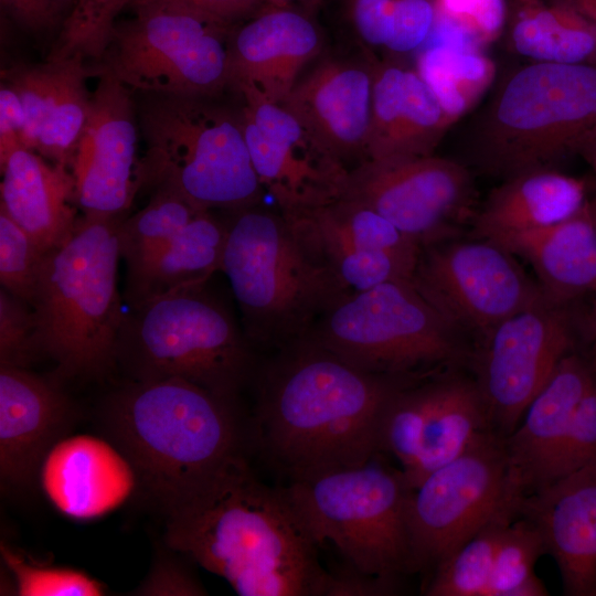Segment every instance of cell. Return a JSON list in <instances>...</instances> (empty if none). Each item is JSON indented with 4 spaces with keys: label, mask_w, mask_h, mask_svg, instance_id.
Masks as SVG:
<instances>
[{
    "label": "cell",
    "mask_w": 596,
    "mask_h": 596,
    "mask_svg": "<svg viewBox=\"0 0 596 596\" xmlns=\"http://www.w3.org/2000/svg\"><path fill=\"white\" fill-rule=\"evenodd\" d=\"M121 217H78L43 260L33 297L35 348L55 363L53 380L96 379L117 364L124 315L117 288Z\"/></svg>",
    "instance_id": "5b68a950"
},
{
    "label": "cell",
    "mask_w": 596,
    "mask_h": 596,
    "mask_svg": "<svg viewBox=\"0 0 596 596\" xmlns=\"http://www.w3.org/2000/svg\"><path fill=\"white\" fill-rule=\"evenodd\" d=\"M576 331L570 306L544 298L481 337L475 382L493 434L504 439L514 432L531 401L573 351Z\"/></svg>",
    "instance_id": "4fadbf2b"
},
{
    "label": "cell",
    "mask_w": 596,
    "mask_h": 596,
    "mask_svg": "<svg viewBox=\"0 0 596 596\" xmlns=\"http://www.w3.org/2000/svg\"><path fill=\"white\" fill-rule=\"evenodd\" d=\"M596 173V151L587 159Z\"/></svg>",
    "instance_id": "11a10c76"
},
{
    "label": "cell",
    "mask_w": 596,
    "mask_h": 596,
    "mask_svg": "<svg viewBox=\"0 0 596 596\" xmlns=\"http://www.w3.org/2000/svg\"><path fill=\"white\" fill-rule=\"evenodd\" d=\"M84 56L49 60L54 65V88L36 149L45 159L72 169L91 107L86 78L92 72Z\"/></svg>",
    "instance_id": "d6a6232c"
},
{
    "label": "cell",
    "mask_w": 596,
    "mask_h": 596,
    "mask_svg": "<svg viewBox=\"0 0 596 596\" xmlns=\"http://www.w3.org/2000/svg\"><path fill=\"white\" fill-rule=\"evenodd\" d=\"M75 0H58V4H60V8L64 14V19H65V11H66V14L68 13V11L71 10V8L73 7Z\"/></svg>",
    "instance_id": "db71d44e"
},
{
    "label": "cell",
    "mask_w": 596,
    "mask_h": 596,
    "mask_svg": "<svg viewBox=\"0 0 596 596\" xmlns=\"http://www.w3.org/2000/svg\"><path fill=\"white\" fill-rule=\"evenodd\" d=\"M202 211L205 210L192 203L174 185L156 184L148 204L121 220L118 226L120 255L127 264L128 276L159 254Z\"/></svg>",
    "instance_id": "836d02e7"
},
{
    "label": "cell",
    "mask_w": 596,
    "mask_h": 596,
    "mask_svg": "<svg viewBox=\"0 0 596 596\" xmlns=\"http://www.w3.org/2000/svg\"><path fill=\"white\" fill-rule=\"evenodd\" d=\"M373 86L366 160L434 155L456 123L416 68L372 62Z\"/></svg>",
    "instance_id": "603a6c76"
},
{
    "label": "cell",
    "mask_w": 596,
    "mask_h": 596,
    "mask_svg": "<svg viewBox=\"0 0 596 596\" xmlns=\"http://www.w3.org/2000/svg\"><path fill=\"white\" fill-rule=\"evenodd\" d=\"M582 327H577V329H579L584 336L586 337V339L589 341L592 348H593V351H594V355H595V361H592L596 368V322H584L583 321V324H581Z\"/></svg>",
    "instance_id": "816d5d0a"
},
{
    "label": "cell",
    "mask_w": 596,
    "mask_h": 596,
    "mask_svg": "<svg viewBox=\"0 0 596 596\" xmlns=\"http://www.w3.org/2000/svg\"><path fill=\"white\" fill-rule=\"evenodd\" d=\"M0 166V209L47 254L71 235L78 220L72 171L24 147Z\"/></svg>",
    "instance_id": "484cf974"
},
{
    "label": "cell",
    "mask_w": 596,
    "mask_h": 596,
    "mask_svg": "<svg viewBox=\"0 0 596 596\" xmlns=\"http://www.w3.org/2000/svg\"><path fill=\"white\" fill-rule=\"evenodd\" d=\"M39 477L52 504L77 520L113 511L137 487L121 451L108 439L89 435L58 440L44 457Z\"/></svg>",
    "instance_id": "cb8c5ba5"
},
{
    "label": "cell",
    "mask_w": 596,
    "mask_h": 596,
    "mask_svg": "<svg viewBox=\"0 0 596 596\" xmlns=\"http://www.w3.org/2000/svg\"><path fill=\"white\" fill-rule=\"evenodd\" d=\"M117 24L103 66L125 86L161 96L205 98L228 82L233 24L170 2L134 8Z\"/></svg>",
    "instance_id": "8fae6325"
},
{
    "label": "cell",
    "mask_w": 596,
    "mask_h": 596,
    "mask_svg": "<svg viewBox=\"0 0 596 596\" xmlns=\"http://www.w3.org/2000/svg\"><path fill=\"white\" fill-rule=\"evenodd\" d=\"M74 403L61 383L26 369L0 364V477L2 486L26 490L49 450L75 423Z\"/></svg>",
    "instance_id": "d6986e66"
},
{
    "label": "cell",
    "mask_w": 596,
    "mask_h": 596,
    "mask_svg": "<svg viewBox=\"0 0 596 596\" xmlns=\"http://www.w3.org/2000/svg\"><path fill=\"white\" fill-rule=\"evenodd\" d=\"M595 199H596V196H595Z\"/></svg>",
    "instance_id": "6f0895ef"
},
{
    "label": "cell",
    "mask_w": 596,
    "mask_h": 596,
    "mask_svg": "<svg viewBox=\"0 0 596 596\" xmlns=\"http://www.w3.org/2000/svg\"><path fill=\"white\" fill-rule=\"evenodd\" d=\"M512 50L532 62L596 63V23L565 0H515Z\"/></svg>",
    "instance_id": "4dcf8cb0"
},
{
    "label": "cell",
    "mask_w": 596,
    "mask_h": 596,
    "mask_svg": "<svg viewBox=\"0 0 596 596\" xmlns=\"http://www.w3.org/2000/svg\"><path fill=\"white\" fill-rule=\"evenodd\" d=\"M412 281L455 329L480 337L546 298L512 253L486 238L423 247Z\"/></svg>",
    "instance_id": "5bb4252c"
},
{
    "label": "cell",
    "mask_w": 596,
    "mask_h": 596,
    "mask_svg": "<svg viewBox=\"0 0 596 596\" xmlns=\"http://www.w3.org/2000/svg\"><path fill=\"white\" fill-rule=\"evenodd\" d=\"M437 10L467 25L482 44L496 38L504 21L503 0H439Z\"/></svg>",
    "instance_id": "bcb514c9"
},
{
    "label": "cell",
    "mask_w": 596,
    "mask_h": 596,
    "mask_svg": "<svg viewBox=\"0 0 596 596\" xmlns=\"http://www.w3.org/2000/svg\"><path fill=\"white\" fill-rule=\"evenodd\" d=\"M586 180L560 170H535L494 188L473 215V234L499 242L508 236L558 223L589 200Z\"/></svg>",
    "instance_id": "83f0119b"
},
{
    "label": "cell",
    "mask_w": 596,
    "mask_h": 596,
    "mask_svg": "<svg viewBox=\"0 0 596 596\" xmlns=\"http://www.w3.org/2000/svg\"><path fill=\"white\" fill-rule=\"evenodd\" d=\"M504 439L488 433L413 490L412 572L432 571L490 520L519 509Z\"/></svg>",
    "instance_id": "7c38bea8"
},
{
    "label": "cell",
    "mask_w": 596,
    "mask_h": 596,
    "mask_svg": "<svg viewBox=\"0 0 596 596\" xmlns=\"http://www.w3.org/2000/svg\"><path fill=\"white\" fill-rule=\"evenodd\" d=\"M377 455L283 489L319 546L330 541L354 575L387 592L396 577L413 573L408 511L414 489L401 468L376 460Z\"/></svg>",
    "instance_id": "ba28073f"
},
{
    "label": "cell",
    "mask_w": 596,
    "mask_h": 596,
    "mask_svg": "<svg viewBox=\"0 0 596 596\" xmlns=\"http://www.w3.org/2000/svg\"><path fill=\"white\" fill-rule=\"evenodd\" d=\"M2 7L31 31L51 29L64 17L58 0H1Z\"/></svg>",
    "instance_id": "c3c4849f"
},
{
    "label": "cell",
    "mask_w": 596,
    "mask_h": 596,
    "mask_svg": "<svg viewBox=\"0 0 596 596\" xmlns=\"http://www.w3.org/2000/svg\"><path fill=\"white\" fill-rule=\"evenodd\" d=\"M519 513L540 530L571 596H596V462L523 496Z\"/></svg>",
    "instance_id": "7402d4cb"
},
{
    "label": "cell",
    "mask_w": 596,
    "mask_h": 596,
    "mask_svg": "<svg viewBox=\"0 0 596 596\" xmlns=\"http://www.w3.org/2000/svg\"><path fill=\"white\" fill-rule=\"evenodd\" d=\"M45 255L29 234L0 209L2 288L30 304Z\"/></svg>",
    "instance_id": "f35d334b"
},
{
    "label": "cell",
    "mask_w": 596,
    "mask_h": 596,
    "mask_svg": "<svg viewBox=\"0 0 596 596\" xmlns=\"http://www.w3.org/2000/svg\"><path fill=\"white\" fill-rule=\"evenodd\" d=\"M98 417L162 512L249 445L236 403L181 379L131 380L104 400Z\"/></svg>",
    "instance_id": "3957f363"
},
{
    "label": "cell",
    "mask_w": 596,
    "mask_h": 596,
    "mask_svg": "<svg viewBox=\"0 0 596 596\" xmlns=\"http://www.w3.org/2000/svg\"><path fill=\"white\" fill-rule=\"evenodd\" d=\"M220 270L254 348L277 350L305 338L344 295L295 237L285 215L260 203L232 211Z\"/></svg>",
    "instance_id": "8992f818"
},
{
    "label": "cell",
    "mask_w": 596,
    "mask_h": 596,
    "mask_svg": "<svg viewBox=\"0 0 596 596\" xmlns=\"http://www.w3.org/2000/svg\"><path fill=\"white\" fill-rule=\"evenodd\" d=\"M241 94L251 159L278 210L290 214L341 196L349 169L281 105L251 92Z\"/></svg>",
    "instance_id": "e0dca14e"
},
{
    "label": "cell",
    "mask_w": 596,
    "mask_h": 596,
    "mask_svg": "<svg viewBox=\"0 0 596 596\" xmlns=\"http://www.w3.org/2000/svg\"><path fill=\"white\" fill-rule=\"evenodd\" d=\"M226 223L199 213L151 260L127 278L131 306L180 289L205 285L221 267Z\"/></svg>",
    "instance_id": "f546056e"
},
{
    "label": "cell",
    "mask_w": 596,
    "mask_h": 596,
    "mask_svg": "<svg viewBox=\"0 0 596 596\" xmlns=\"http://www.w3.org/2000/svg\"><path fill=\"white\" fill-rule=\"evenodd\" d=\"M372 86V62L327 60L300 77L280 105L348 168L365 161Z\"/></svg>",
    "instance_id": "ffe728a7"
},
{
    "label": "cell",
    "mask_w": 596,
    "mask_h": 596,
    "mask_svg": "<svg viewBox=\"0 0 596 596\" xmlns=\"http://www.w3.org/2000/svg\"><path fill=\"white\" fill-rule=\"evenodd\" d=\"M2 74L6 83L18 94L23 108V147L35 151L54 88V65L47 60L45 64L15 66Z\"/></svg>",
    "instance_id": "ab89813d"
},
{
    "label": "cell",
    "mask_w": 596,
    "mask_h": 596,
    "mask_svg": "<svg viewBox=\"0 0 596 596\" xmlns=\"http://www.w3.org/2000/svg\"><path fill=\"white\" fill-rule=\"evenodd\" d=\"M342 195L376 211L421 249L450 240L476 213L469 167L434 155L363 161L349 170Z\"/></svg>",
    "instance_id": "9a60e30c"
},
{
    "label": "cell",
    "mask_w": 596,
    "mask_h": 596,
    "mask_svg": "<svg viewBox=\"0 0 596 596\" xmlns=\"http://www.w3.org/2000/svg\"><path fill=\"white\" fill-rule=\"evenodd\" d=\"M1 557L20 596H100L104 585L87 574L66 567L38 565L1 542Z\"/></svg>",
    "instance_id": "74e56055"
},
{
    "label": "cell",
    "mask_w": 596,
    "mask_h": 596,
    "mask_svg": "<svg viewBox=\"0 0 596 596\" xmlns=\"http://www.w3.org/2000/svg\"><path fill=\"white\" fill-rule=\"evenodd\" d=\"M72 164L76 204L85 215L121 217L143 184L128 87L102 66Z\"/></svg>",
    "instance_id": "ac0fdd59"
},
{
    "label": "cell",
    "mask_w": 596,
    "mask_h": 596,
    "mask_svg": "<svg viewBox=\"0 0 596 596\" xmlns=\"http://www.w3.org/2000/svg\"><path fill=\"white\" fill-rule=\"evenodd\" d=\"M284 215L304 251L343 294L413 278L421 247L355 199L341 195Z\"/></svg>",
    "instance_id": "2e32d148"
},
{
    "label": "cell",
    "mask_w": 596,
    "mask_h": 596,
    "mask_svg": "<svg viewBox=\"0 0 596 596\" xmlns=\"http://www.w3.org/2000/svg\"><path fill=\"white\" fill-rule=\"evenodd\" d=\"M593 462H596V377L574 414L544 486Z\"/></svg>",
    "instance_id": "60d3db41"
},
{
    "label": "cell",
    "mask_w": 596,
    "mask_h": 596,
    "mask_svg": "<svg viewBox=\"0 0 596 596\" xmlns=\"http://www.w3.org/2000/svg\"><path fill=\"white\" fill-rule=\"evenodd\" d=\"M24 113L15 91L3 84L0 88V163L23 147Z\"/></svg>",
    "instance_id": "7dc6e473"
},
{
    "label": "cell",
    "mask_w": 596,
    "mask_h": 596,
    "mask_svg": "<svg viewBox=\"0 0 596 596\" xmlns=\"http://www.w3.org/2000/svg\"><path fill=\"white\" fill-rule=\"evenodd\" d=\"M518 514L519 509L508 510L485 524L436 567L425 594L485 596L498 547Z\"/></svg>",
    "instance_id": "e575fe53"
},
{
    "label": "cell",
    "mask_w": 596,
    "mask_h": 596,
    "mask_svg": "<svg viewBox=\"0 0 596 596\" xmlns=\"http://www.w3.org/2000/svg\"><path fill=\"white\" fill-rule=\"evenodd\" d=\"M163 514V542L241 596L353 595L345 576L321 565L283 487L259 481L245 455Z\"/></svg>",
    "instance_id": "7a4b0ae2"
},
{
    "label": "cell",
    "mask_w": 596,
    "mask_h": 596,
    "mask_svg": "<svg viewBox=\"0 0 596 596\" xmlns=\"http://www.w3.org/2000/svg\"><path fill=\"white\" fill-rule=\"evenodd\" d=\"M253 381L249 445L294 481L380 454L389 400L417 380L364 371L305 337L258 361Z\"/></svg>",
    "instance_id": "6da1fadb"
},
{
    "label": "cell",
    "mask_w": 596,
    "mask_h": 596,
    "mask_svg": "<svg viewBox=\"0 0 596 596\" xmlns=\"http://www.w3.org/2000/svg\"><path fill=\"white\" fill-rule=\"evenodd\" d=\"M254 349L205 284L131 306L116 358L134 381L181 379L236 403L258 364Z\"/></svg>",
    "instance_id": "52a82bcc"
},
{
    "label": "cell",
    "mask_w": 596,
    "mask_h": 596,
    "mask_svg": "<svg viewBox=\"0 0 596 596\" xmlns=\"http://www.w3.org/2000/svg\"><path fill=\"white\" fill-rule=\"evenodd\" d=\"M437 18V4L432 0H397L394 32L386 49L408 53L428 40Z\"/></svg>",
    "instance_id": "ee69618b"
},
{
    "label": "cell",
    "mask_w": 596,
    "mask_h": 596,
    "mask_svg": "<svg viewBox=\"0 0 596 596\" xmlns=\"http://www.w3.org/2000/svg\"><path fill=\"white\" fill-rule=\"evenodd\" d=\"M596 377L592 361L572 351L504 438L511 479L522 496L543 487L574 414Z\"/></svg>",
    "instance_id": "d4e9b609"
},
{
    "label": "cell",
    "mask_w": 596,
    "mask_h": 596,
    "mask_svg": "<svg viewBox=\"0 0 596 596\" xmlns=\"http://www.w3.org/2000/svg\"><path fill=\"white\" fill-rule=\"evenodd\" d=\"M490 89L460 134L479 171L505 180L596 151V63L532 62Z\"/></svg>",
    "instance_id": "277c9868"
},
{
    "label": "cell",
    "mask_w": 596,
    "mask_h": 596,
    "mask_svg": "<svg viewBox=\"0 0 596 596\" xmlns=\"http://www.w3.org/2000/svg\"><path fill=\"white\" fill-rule=\"evenodd\" d=\"M24 302L4 288L0 290V364L26 369L39 358L33 311Z\"/></svg>",
    "instance_id": "b9f144b4"
},
{
    "label": "cell",
    "mask_w": 596,
    "mask_h": 596,
    "mask_svg": "<svg viewBox=\"0 0 596 596\" xmlns=\"http://www.w3.org/2000/svg\"><path fill=\"white\" fill-rule=\"evenodd\" d=\"M594 200H595V203H596V199H595V198H594Z\"/></svg>",
    "instance_id": "9f6ffc18"
},
{
    "label": "cell",
    "mask_w": 596,
    "mask_h": 596,
    "mask_svg": "<svg viewBox=\"0 0 596 596\" xmlns=\"http://www.w3.org/2000/svg\"><path fill=\"white\" fill-rule=\"evenodd\" d=\"M130 0H75L47 60L75 54L102 58L113 40L116 17Z\"/></svg>",
    "instance_id": "8d00e7d4"
},
{
    "label": "cell",
    "mask_w": 596,
    "mask_h": 596,
    "mask_svg": "<svg viewBox=\"0 0 596 596\" xmlns=\"http://www.w3.org/2000/svg\"><path fill=\"white\" fill-rule=\"evenodd\" d=\"M142 127L143 183H170L204 210L262 202L241 116L203 98L161 96L145 109Z\"/></svg>",
    "instance_id": "30bf717a"
},
{
    "label": "cell",
    "mask_w": 596,
    "mask_h": 596,
    "mask_svg": "<svg viewBox=\"0 0 596 596\" xmlns=\"http://www.w3.org/2000/svg\"><path fill=\"white\" fill-rule=\"evenodd\" d=\"M457 332L412 280L400 279L340 296L307 337L364 371L419 380L461 358Z\"/></svg>",
    "instance_id": "9c48e42d"
},
{
    "label": "cell",
    "mask_w": 596,
    "mask_h": 596,
    "mask_svg": "<svg viewBox=\"0 0 596 596\" xmlns=\"http://www.w3.org/2000/svg\"><path fill=\"white\" fill-rule=\"evenodd\" d=\"M416 71L456 123L491 88L494 64L480 47L426 42Z\"/></svg>",
    "instance_id": "1f68e13d"
},
{
    "label": "cell",
    "mask_w": 596,
    "mask_h": 596,
    "mask_svg": "<svg viewBox=\"0 0 596 596\" xmlns=\"http://www.w3.org/2000/svg\"><path fill=\"white\" fill-rule=\"evenodd\" d=\"M546 552L540 530L520 513L505 529L485 596H544L547 589L534 566Z\"/></svg>",
    "instance_id": "d590c367"
},
{
    "label": "cell",
    "mask_w": 596,
    "mask_h": 596,
    "mask_svg": "<svg viewBox=\"0 0 596 596\" xmlns=\"http://www.w3.org/2000/svg\"><path fill=\"white\" fill-rule=\"evenodd\" d=\"M592 294V306L588 312L585 315L584 322H596V289Z\"/></svg>",
    "instance_id": "f5cc1de1"
},
{
    "label": "cell",
    "mask_w": 596,
    "mask_h": 596,
    "mask_svg": "<svg viewBox=\"0 0 596 596\" xmlns=\"http://www.w3.org/2000/svg\"><path fill=\"white\" fill-rule=\"evenodd\" d=\"M153 2L185 6L231 24L252 15L259 4V0H130L128 6L134 9Z\"/></svg>",
    "instance_id": "681fc988"
},
{
    "label": "cell",
    "mask_w": 596,
    "mask_h": 596,
    "mask_svg": "<svg viewBox=\"0 0 596 596\" xmlns=\"http://www.w3.org/2000/svg\"><path fill=\"white\" fill-rule=\"evenodd\" d=\"M397 0H349L351 23L369 46L385 47L395 25Z\"/></svg>",
    "instance_id": "f6af8a7d"
},
{
    "label": "cell",
    "mask_w": 596,
    "mask_h": 596,
    "mask_svg": "<svg viewBox=\"0 0 596 596\" xmlns=\"http://www.w3.org/2000/svg\"><path fill=\"white\" fill-rule=\"evenodd\" d=\"M534 269L546 298L571 306L596 289V203L594 198L574 215L539 230L494 242Z\"/></svg>",
    "instance_id": "4316f807"
},
{
    "label": "cell",
    "mask_w": 596,
    "mask_h": 596,
    "mask_svg": "<svg viewBox=\"0 0 596 596\" xmlns=\"http://www.w3.org/2000/svg\"><path fill=\"white\" fill-rule=\"evenodd\" d=\"M488 433L492 432L475 380L432 376L419 454L405 475L411 487L415 489L426 476L462 455Z\"/></svg>",
    "instance_id": "f1b7e54d"
},
{
    "label": "cell",
    "mask_w": 596,
    "mask_h": 596,
    "mask_svg": "<svg viewBox=\"0 0 596 596\" xmlns=\"http://www.w3.org/2000/svg\"><path fill=\"white\" fill-rule=\"evenodd\" d=\"M596 23V0H565Z\"/></svg>",
    "instance_id": "f907efd6"
},
{
    "label": "cell",
    "mask_w": 596,
    "mask_h": 596,
    "mask_svg": "<svg viewBox=\"0 0 596 596\" xmlns=\"http://www.w3.org/2000/svg\"><path fill=\"white\" fill-rule=\"evenodd\" d=\"M320 50L319 31L308 17L284 8L263 11L231 33L228 82L240 93L280 105Z\"/></svg>",
    "instance_id": "44dd1931"
},
{
    "label": "cell",
    "mask_w": 596,
    "mask_h": 596,
    "mask_svg": "<svg viewBox=\"0 0 596 596\" xmlns=\"http://www.w3.org/2000/svg\"><path fill=\"white\" fill-rule=\"evenodd\" d=\"M188 558L163 542L158 546L152 565L134 595L201 596L206 590L189 566Z\"/></svg>",
    "instance_id": "7bdbcfd3"
}]
</instances>
